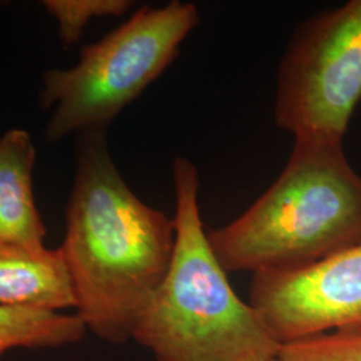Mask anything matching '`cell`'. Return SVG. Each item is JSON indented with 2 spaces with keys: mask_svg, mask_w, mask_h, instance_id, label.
Masks as SVG:
<instances>
[{
  "mask_svg": "<svg viewBox=\"0 0 361 361\" xmlns=\"http://www.w3.org/2000/svg\"><path fill=\"white\" fill-rule=\"evenodd\" d=\"M86 331L77 313L0 305V355L18 347L65 345L78 341Z\"/></svg>",
  "mask_w": 361,
  "mask_h": 361,
  "instance_id": "9",
  "label": "cell"
},
{
  "mask_svg": "<svg viewBox=\"0 0 361 361\" xmlns=\"http://www.w3.org/2000/svg\"><path fill=\"white\" fill-rule=\"evenodd\" d=\"M281 361H361V328L332 331L285 343Z\"/></svg>",
  "mask_w": 361,
  "mask_h": 361,
  "instance_id": "10",
  "label": "cell"
},
{
  "mask_svg": "<svg viewBox=\"0 0 361 361\" xmlns=\"http://www.w3.org/2000/svg\"><path fill=\"white\" fill-rule=\"evenodd\" d=\"M129 0H47L44 7L56 19L66 44L75 43L94 18L121 16L131 7Z\"/></svg>",
  "mask_w": 361,
  "mask_h": 361,
  "instance_id": "11",
  "label": "cell"
},
{
  "mask_svg": "<svg viewBox=\"0 0 361 361\" xmlns=\"http://www.w3.org/2000/svg\"><path fill=\"white\" fill-rule=\"evenodd\" d=\"M360 102L361 0H349L295 30L277 70L274 119L295 138L344 142Z\"/></svg>",
  "mask_w": 361,
  "mask_h": 361,
  "instance_id": "5",
  "label": "cell"
},
{
  "mask_svg": "<svg viewBox=\"0 0 361 361\" xmlns=\"http://www.w3.org/2000/svg\"><path fill=\"white\" fill-rule=\"evenodd\" d=\"M0 305L55 312L75 308L61 249L0 243Z\"/></svg>",
  "mask_w": 361,
  "mask_h": 361,
  "instance_id": "7",
  "label": "cell"
},
{
  "mask_svg": "<svg viewBox=\"0 0 361 361\" xmlns=\"http://www.w3.org/2000/svg\"><path fill=\"white\" fill-rule=\"evenodd\" d=\"M200 23L193 3L146 6L99 42L85 47L77 65L44 75L40 102L52 109L47 138L104 131L159 77Z\"/></svg>",
  "mask_w": 361,
  "mask_h": 361,
  "instance_id": "4",
  "label": "cell"
},
{
  "mask_svg": "<svg viewBox=\"0 0 361 361\" xmlns=\"http://www.w3.org/2000/svg\"><path fill=\"white\" fill-rule=\"evenodd\" d=\"M249 302L281 345L361 328V243L308 267L253 274Z\"/></svg>",
  "mask_w": 361,
  "mask_h": 361,
  "instance_id": "6",
  "label": "cell"
},
{
  "mask_svg": "<svg viewBox=\"0 0 361 361\" xmlns=\"http://www.w3.org/2000/svg\"><path fill=\"white\" fill-rule=\"evenodd\" d=\"M35 146L25 130L0 138V243L39 247L46 228L32 190Z\"/></svg>",
  "mask_w": 361,
  "mask_h": 361,
  "instance_id": "8",
  "label": "cell"
},
{
  "mask_svg": "<svg viewBox=\"0 0 361 361\" xmlns=\"http://www.w3.org/2000/svg\"><path fill=\"white\" fill-rule=\"evenodd\" d=\"M176 245L168 273L133 338L157 361H267L281 343L250 302L233 290L202 224L200 177L185 157L173 161Z\"/></svg>",
  "mask_w": 361,
  "mask_h": 361,
  "instance_id": "3",
  "label": "cell"
},
{
  "mask_svg": "<svg viewBox=\"0 0 361 361\" xmlns=\"http://www.w3.org/2000/svg\"><path fill=\"white\" fill-rule=\"evenodd\" d=\"M207 238L225 271L253 274L308 267L361 243V176L344 142L295 138L268 190Z\"/></svg>",
  "mask_w": 361,
  "mask_h": 361,
  "instance_id": "2",
  "label": "cell"
},
{
  "mask_svg": "<svg viewBox=\"0 0 361 361\" xmlns=\"http://www.w3.org/2000/svg\"><path fill=\"white\" fill-rule=\"evenodd\" d=\"M267 361H281V360H280V359H279V356H277V357H276V359H271V360H267Z\"/></svg>",
  "mask_w": 361,
  "mask_h": 361,
  "instance_id": "12",
  "label": "cell"
},
{
  "mask_svg": "<svg viewBox=\"0 0 361 361\" xmlns=\"http://www.w3.org/2000/svg\"><path fill=\"white\" fill-rule=\"evenodd\" d=\"M87 134L61 252L86 329L121 344L133 338L168 273L176 224L130 189L110 157L104 131Z\"/></svg>",
  "mask_w": 361,
  "mask_h": 361,
  "instance_id": "1",
  "label": "cell"
}]
</instances>
